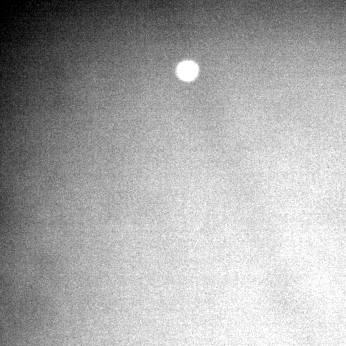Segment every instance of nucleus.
<instances>
[{"label":"nucleus","mask_w":346,"mask_h":346,"mask_svg":"<svg viewBox=\"0 0 346 346\" xmlns=\"http://www.w3.org/2000/svg\"><path fill=\"white\" fill-rule=\"evenodd\" d=\"M197 65L192 62H185L178 67V74L181 79L185 81L193 80L198 74Z\"/></svg>","instance_id":"f257e3e1"}]
</instances>
